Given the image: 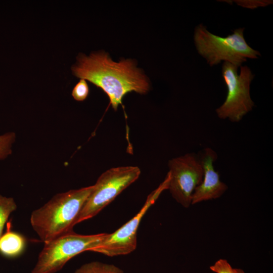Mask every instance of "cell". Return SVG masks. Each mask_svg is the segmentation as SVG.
I'll use <instances>...</instances> for the list:
<instances>
[{"label": "cell", "instance_id": "obj_2", "mask_svg": "<svg viewBox=\"0 0 273 273\" xmlns=\"http://www.w3.org/2000/svg\"><path fill=\"white\" fill-rule=\"evenodd\" d=\"M94 187L57 194L31 213L30 224L44 243L73 232L79 214Z\"/></svg>", "mask_w": 273, "mask_h": 273}, {"label": "cell", "instance_id": "obj_5", "mask_svg": "<svg viewBox=\"0 0 273 273\" xmlns=\"http://www.w3.org/2000/svg\"><path fill=\"white\" fill-rule=\"evenodd\" d=\"M137 166L110 168L98 178L76 221V224L97 215L140 176Z\"/></svg>", "mask_w": 273, "mask_h": 273}, {"label": "cell", "instance_id": "obj_3", "mask_svg": "<svg viewBox=\"0 0 273 273\" xmlns=\"http://www.w3.org/2000/svg\"><path fill=\"white\" fill-rule=\"evenodd\" d=\"M244 28H237L232 34L221 37L209 32L202 24L194 30V40L198 53L213 66L228 62L240 67L247 59H257L259 52L246 42L244 36Z\"/></svg>", "mask_w": 273, "mask_h": 273}, {"label": "cell", "instance_id": "obj_12", "mask_svg": "<svg viewBox=\"0 0 273 273\" xmlns=\"http://www.w3.org/2000/svg\"><path fill=\"white\" fill-rule=\"evenodd\" d=\"M16 209L17 205L13 198L0 195V237L10 215Z\"/></svg>", "mask_w": 273, "mask_h": 273}, {"label": "cell", "instance_id": "obj_1", "mask_svg": "<svg viewBox=\"0 0 273 273\" xmlns=\"http://www.w3.org/2000/svg\"><path fill=\"white\" fill-rule=\"evenodd\" d=\"M76 77L86 79L101 88L108 96L110 105L117 110L122 105L123 97L135 92L145 94L149 90L146 76L131 59L113 61L104 52L91 54L89 56L80 54L77 63L71 68Z\"/></svg>", "mask_w": 273, "mask_h": 273}, {"label": "cell", "instance_id": "obj_8", "mask_svg": "<svg viewBox=\"0 0 273 273\" xmlns=\"http://www.w3.org/2000/svg\"><path fill=\"white\" fill-rule=\"evenodd\" d=\"M169 181L168 173L164 180L148 196L137 214L113 233L107 234L93 252L110 257L127 255L133 252L136 247L137 232L143 217L162 192L168 190Z\"/></svg>", "mask_w": 273, "mask_h": 273}, {"label": "cell", "instance_id": "obj_4", "mask_svg": "<svg viewBox=\"0 0 273 273\" xmlns=\"http://www.w3.org/2000/svg\"><path fill=\"white\" fill-rule=\"evenodd\" d=\"M107 235H80L72 232L44 243L31 273L60 271L74 256L84 251H94Z\"/></svg>", "mask_w": 273, "mask_h": 273}, {"label": "cell", "instance_id": "obj_11", "mask_svg": "<svg viewBox=\"0 0 273 273\" xmlns=\"http://www.w3.org/2000/svg\"><path fill=\"white\" fill-rule=\"evenodd\" d=\"M74 273H124L118 266L100 261L86 263L78 268Z\"/></svg>", "mask_w": 273, "mask_h": 273}, {"label": "cell", "instance_id": "obj_6", "mask_svg": "<svg viewBox=\"0 0 273 273\" xmlns=\"http://www.w3.org/2000/svg\"><path fill=\"white\" fill-rule=\"evenodd\" d=\"M238 67L224 62L222 66V76L228 89L224 103L215 111L221 119H228L238 122L251 111L255 106L250 94V84L254 75L247 66Z\"/></svg>", "mask_w": 273, "mask_h": 273}, {"label": "cell", "instance_id": "obj_14", "mask_svg": "<svg viewBox=\"0 0 273 273\" xmlns=\"http://www.w3.org/2000/svg\"><path fill=\"white\" fill-rule=\"evenodd\" d=\"M89 94L88 85L85 79H81L75 85L72 96L77 101H83L86 99Z\"/></svg>", "mask_w": 273, "mask_h": 273}, {"label": "cell", "instance_id": "obj_7", "mask_svg": "<svg viewBox=\"0 0 273 273\" xmlns=\"http://www.w3.org/2000/svg\"><path fill=\"white\" fill-rule=\"evenodd\" d=\"M169 181L168 188L172 197L185 208L192 205L195 188L202 181L203 168L200 157L187 153L168 161Z\"/></svg>", "mask_w": 273, "mask_h": 273}, {"label": "cell", "instance_id": "obj_10", "mask_svg": "<svg viewBox=\"0 0 273 273\" xmlns=\"http://www.w3.org/2000/svg\"><path fill=\"white\" fill-rule=\"evenodd\" d=\"M25 244L23 236L9 230L0 237V253L7 257H15L22 252Z\"/></svg>", "mask_w": 273, "mask_h": 273}, {"label": "cell", "instance_id": "obj_16", "mask_svg": "<svg viewBox=\"0 0 273 273\" xmlns=\"http://www.w3.org/2000/svg\"><path fill=\"white\" fill-rule=\"evenodd\" d=\"M236 273H245L244 271L240 268H234Z\"/></svg>", "mask_w": 273, "mask_h": 273}, {"label": "cell", "instance_id": "obj_13", "mask_svg": "<svg viewBox=\"0 0 273 273\" xmlns=\"http://www.w3.org/2000/svg\"><path fill=\"white\" fill-rule=\"evenodd\" d=\"M15 138V133L13 132L0 135V160L5 159L12 153V146Z\"/></svg>", "mask_w": 273, "mask_h": 273}, {"label": "cell", "instance_id": "obj_15", "mask_svg": "<svg viewBox=\"0 0 273 273\" xmlns=\"http://www.w3.org/2000/svg\"><path fill=\"white\" fill-rule=\"evenodd\" d=\"M210 269L215 273H236L228 261L220 259L210 266Z\"/></svg>", "mask_w": 273, "mask_h": 273}, {"label": "cell", "instance_id": "obj_9", "mask_svg": "<svg viewBox=\"0 0 273 273\" xmlns=\"http://www.w3.org/2000/svg\"><path fill=\"white\" fill-rule=\"evenodd\" d=\"M217 157L216 152L212 149L207 148L204 150L200 158L204 171L203 177L193 192L192 205L218 198L227 190V185L220 180L219 174L213 166Z\"/></svg>", "mask_w": 273, "mask_h": 273}]
</instances>
